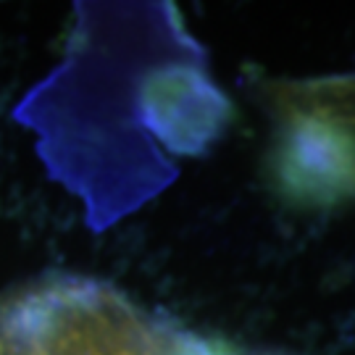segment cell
Here are the masks:
<instances>
[{"label": "cell", "mask_w": 355, "mask_h": 355, "mask_svg": "<svg viewBox=\"0 0 355 355\" xmlns=\"http://www.w3.org/2000/svg\"><path fill=\"white\" fill-rule=\"evenodd\" d=\"M277 190L305 211H329L355 200V127L329 108H295L279 129Z\"/></svg>", "instance_id": "6da1fadb"}]
</instances>
